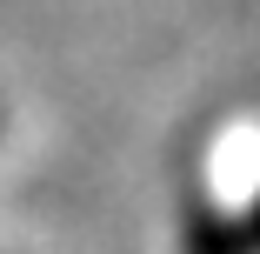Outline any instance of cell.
Wrapping results in <instances>:
<instances>
[{"instance_id": "2", "label": "cell", "mask_w": 260, "mask_h": 254, "mask_svg": "<svg viewBox=\"0 0 260 254\" xmlns=\"http://www.w3.org/2000/svg\"><path fill=\"white\" fill-rule=\"evenodd\" d=\"M240 221H247V241H253V254H260V194H253V208H247Z\"/></svg>"}, {"instance_id": "1", "label": "cell", "mask_w": 260, "mask_h": 254, "mask_svg": "<svg viewBox=\"0 0 260 254\" xmlns=\"http://www.w3.org/2000/svg\"><path fill=\"white\" fill-rule=\"evenodd\" d=\"M180 247L187 254H253V241H247V221L240 214H227L220 201H187V214H180Z\"/></svg>"}]
</instances>
